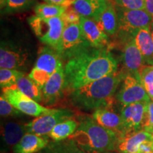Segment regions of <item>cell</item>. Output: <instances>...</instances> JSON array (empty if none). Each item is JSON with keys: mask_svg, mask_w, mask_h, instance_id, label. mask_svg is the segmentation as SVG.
I'll return each mask as SVG.
<instances>
[{"mask_svg": "<svg viewBox=\"0 0 153 153\" xmlns=\"http://www.w3.org/2000/svg\"><path fill=\"white\" fill-rule=\"evenodd\" d=\"M123 44L121 50V62L123 68L120 70L125 74H133L139 76V71L145 65L144 59L139 51L135 38H129L120 41Z\"/></svg>", "mask_w": 153, "mask_h": 153, "instance_id": "11", "label": "cell"}, {"mask_svg": "<svg viewBox=\"0 0 153 153\" xmlns=\"http://www.w3.org/2000/svg\"><path fill=\"white\" fill-rule=\"evenodd\" d=\"M77 128L69 138L87 153H108L116 150L118 137L101 126L92 116L78 118Z\"/></svg>", "mask_w": 153, "mask_h": 153, "instance_id": "3", "label": "cell"}, {"mask_svg": "<svg viewBox=\"0 0 153 153\" xmlns=\"http://www.w3.org/2000/svg\"><path fill=\"white\" fill-rule=\"evenodd\" d=\"M28 55L27 52L9 43L1 42L0 47L1 68L23 70L26 67Z\"/></svg>", "mask_w": 153, "mask_h": 153, "instance_id": "14", "label": "cell"}, {"mask_svg": "<svg viewBox=\"0 0 153 153\" xmlns=\"http://www.w3.org/2000/svg\"><path fill=\"white\" fill-rule=\"evenodd\" d=\"M138 153H153V140L143 143L140 145Z\"/></svg>", "mask_w": 153, "mask_h": 153, "instance_id": "34", "label": "cell"}, {"mask_svg": "<svg viewBox=\"0 0 153 153\" xmlns=\"http://www.w3.org/2000/svg\"><path fill=\"white\" fill-rule=\"evenodd\" d=\"M78 125L79 122L77 120L74 118L68 119L55 126L52 131L50 132L48 136L54 141L68 139L74 133Z\"/></svg>", "mask_w": 153, "mask_h": 153, "instance_id": "23", "label": "cell"}, {"mask_svg": "<svg viewBox=\"0 0 153 153\" xmlns=\"http://www.w3.org/2000/svg\"><path fill=\"white\" fill-rule=\"evenodd\" d=\"M79 25L82 33L91 47L105 48L108 43V36L100 29L91 19L80 17Z\"/></svg>", "mask_w": 153, "mask_h": 153, "instance_id": "16", "label": "cell"}, {"mask_svg": "<svg viewBox=\"0 0 153 153\" xmlns=\"http://www.w3.org/2000/svg\"><path fill=\"white\" fill-rule=\"evenodd\" d=\"M66 8L60 5L53 4L49 3H42L36 4L34 9L37 16L49 19L53 17L61 16L65 12Z\"/></svg>", "mask_w": 153, "mask_h": 153, "instance_id": "26", "label": "cell"}, {"mask_svg": "<svg viewBox=\"0 0 153 153\" xmlns=\"http://www.w3.org/2000/svg\"><path fill=\"white\" fill-rule=\"evenodd\" d=\"M28 24L42 43L57 51L60 45L65 23L61 16L45 19L37 16L30 17Z\"/></svg>", "mask_w": 153, "mask_h": 153, "instance_id": "5", "label": "cell"}, {"mask_svg": "<svg viewBox=\"0 0 153 153\" xmlns=\"http://www.w3.org/2000/svg\"><path fill=\"white\" fill-rule=\"evenodd\" d=\"M72 111L65 108H59L51 114L36 117L26 124V133L39 135H48L55 126L65 120L73 118Z\"/></svg>", "mask_w": 153, "mask_h": 153, "instance_id": "10", "label": "cell"}, {"mask_svg": "<svg viewBox=\"0 0 153 153\" xmlns=\"http://www.w3.org/2000/svg\"><path fill=\"white\" fill-rule=\"evenodd\" d=\"M91 116L99 125L116 135L118 139L123 137V128L120 115L114 111L111 108H101L95 110Z\"/></svg>", "mask_w": 153, "mask_h": 153, "instance_id": "15", "label": "cell"}, {"mask_svg": "<svg viewBox=\"0 0 153 153\" xmlns=\"http://www.w3.org/2000/svg\"><path fill=\"white\" fill-rule=\"evenodd\" d=\"M65 89V69L62 65L50 77L41 89L42 102L47 106L54 105L60 100Z\"/></svg>", "mask_w": 153, "mask_h": 153, "instance_id": "13", "label": "cell"}, {"mask_svg": "<svg viewBox=\"0 0 153 153\" xmlns=\"http://www.w3.org/2000/svg\"><path fill=\"white\" fill-rule=\"evenodd\" d=\"M148 140H153V134L141 130L118 139L116 150L120 153H138L140 145Z\"/></svg>", "mask_w": 153, "mask_h": 153, "instance_id": "17", "label": "cell"}, {"mask_svg": "<svg viewBox=\"0 0 153 153\" xmlns=\"http://www.w3.org/2000/svg\"><path fill=\"white\" fill-rule=\"evenodd\" d=\"M50 143L49 136L26 133L14 147V153H37Z\"/></svg>", "mask_w": 153, "mask_h": 153, "instance_id": "19", "label": "cell"}, {"mask_svg": "<svg viewBox=\"0 0 153 153\" xmlns=\"http://www.w3.org/2000/svg\"><path fill=\"white\" fill-rule=\"evenodd\" d=\"M35 0H5L3 7L8 11H20L29 8Z\"/></svg>", "mask_w": 153, "mask_h": 153, "instance_id": "29", "label": "cell"}, {"mask_svg": "<svg viewBox=\"0 0 153 153\" xmlns=\"http://www.w3.org/2000/svg\"><path fill=\"white\" fill-rule=\"evenodd\" d=\"M21 111L16 109L15 107L11 104L3 94L0 97V114L3 117H9V116H16L21 114Z\"/></svg>", "mask_w": 153, "mask_h": 153, "instance_id": "30", "label": "cell"}, {"mask_svg": "<svg viewBox=\"0 0 153 153\" xmlns=\"http://www.w3.org/2000/svg\"><path fill=\"white\" fill-rule=\"evenodd\" d=\"M107 36H115L118 31V19L116 5L109 1L108 6L98 16L93 19Z\"/></svg>", "mask_w": 153, "mask_h": 153, "instance_id": "18", "label": "cell"}, {"mask_svg": "<svg viewBox=\"0 0 153 153\" xmlns=\"http://www.w3.org/2000/svg\"><path fill=\"white\" fill-rule=\"evenodd\" d=\"M62 65V59L55 49L43 47L40 50L35 65L28 76L42 89L48 80Z\"/></svg>", "mask_w": 153, "mask_h": 153, "instance_id": "6", "label": "cell"}, {"mask_svg": "<svg viewBox=\"0 0 153 153\" xmlns=\"http://www.w3.org/2000/svg\"><path fill=\"white\" fill-rule=\"evenodd\" d=\"M16 86L24 94L38 103L42 102L41 89L28 76H26L25 74L21 76L17 81Z\"/></svg>", "mask_w": 153, "mask_h": 153, "instance_id": "25", "label": "cell"}, {"mask_svg": "<svg viewBox=\"0 0 153 153\" xmlns=\"http://www.w3.org/2000/svg\"><path fill=\"white\" fill-rule=\"evenodd\" d=\"M150 29L151 34H152V38H153V21H152V24H151V26H150Z\"/></svg>", "mask_w": 153, "mask_h": 153, "instance_id": "37", "label": "cell"}, {"mask_svg": "<svg viewBox=\"0 0 153 153\" xmlns=\"http://www.w3.org/2000/svg\"><path fill=\"white\" fill-rule=\"evenodd\" d=\"M118 7L128 9H145V0H112Z\"/></svg>", "mask_w": 153, "mask_h": 153, "instance_id": "31", "label": "cell"}, {"mask_svg": "<svg viewBox=\"0 0 153 153\" xmlns=\"http://www.w3.org/2000/svg\"><path fill=\"white\" fill-rule=\"evenodd\" d=\"M108 153H120L118 152H115V151H113V152H108Z\"/></svg>", "mask_w": 153, "mask_h": 153, "instance_id": "39", "label": "cell"}, {"mask_svg": "<svg viewBox=\"0 0 153 153\" xmlns=\"http://www.w3.org/2000/svg\"><path fill=\"white\" fill-rule=\"evenodd\" d=\"M110 0H74L72 7L81 16L94 19L106 8Z\"/></svg>", "mask_w": 153, "mask_h": 153, "instance_id": "20", "label": "cell"}, {"mask_svg": "<svg viewBox=\"0 0 153 153\" xmlns=\"http://www.w3.org/2000/svg\"><path fill=\"white\" fill-rule=\"evenodd\" d=\"M139 77L150 99L153 101V65L143 66L139 71Z\"/></svg>", "mask_w": 153, "mask_h": 153, "instance_id": "28", "label": "cell"}, {"mask_svg": "<svg viewBox=\"0 0 153 153\" xmlns=\"http://www.w3.org/2000/svg\"><path fill=\"white\" fill-rule=\"evenodd\" d=\"M80 16L79 13L74 9L73 7H69L66 8L65 12L63 13L61 18L65 23V25L66 24H79Z\"/></svg>", "mask_w": 153, "mask_h": 153, "instance_id": "33", "label": "cell"}, {"mask_svg": "<svg viewBox=\"0 0 153 153\" xmlns=\"http://www.w3.org/2000/svg\"><path fill=\"white\" fill-rule=\"evenodd\" d=\"M124 76L125 74L118 70L74 89L70 95L71 104L78 109L86 111L111 108L114 103V94Z\"/></svg>", "mask_w": 153, "mask_h": 153, "instance_id": "2", "label": "cell"}, {"mask_svg": "<svg viewBox=\"0 0 153 153\" xmlns=\"http://www.w3.org/2000/svg\"><path fill=\"white\" fill-rule=\"evenodd\" d=\"M142 130L153 134V101L150 100L148 104L144 120H143Z\"/></svg>", "mask_w": 153, "mask_h": 153, "instance_id": "32", "label": "cell"}, {"mask_svg": "<svg viewBox=\"0 0 153 153\" xmlns=\"http://www.w3.org/2000/svg\"><path fill=\"white\" fill-rule=\"evenodd\" d=\"M116 9L120 41L135 38L138 30L150 27L153 18L145 9H128L117 5Z\"/></svg>", "mask_w": 153, "mask_h": 153, "instance_id": "4", "label": "cell"}, {"mask_svg": "<svg viewBox=\"0 0 153 153\" xmlns=\"http://www.w3.org/2000/svg\"><path fill=\"white\" fill-rule=\"evenodd\" d=\"M135 41L142 54L146 65H153V38L150 28H144L137 31Z\"/></svg>", "mask_w": 153, "mask_h": 153, "instance_id": "21", "label": "cell"}, {"mask_svg": "<svg viewBox=\"0 0 153 153\" xmlns=\"http://www.w3.org/2000/svg\"><path fill=\"white\" fill-rule=\"evenodd\" d=\"M145 10L150 14L153 18V0H145Z\"/></svg>", "mask_w": 153, "mask_h": 153, "instance_id": "36", "label": "cell"}, {"mask_svg": "<svg viewBox=\"0 0 153 153\" xmlns=\"http://www.w3.org/2000/svg\"><path fill=\"white\" fill-rule=\"evenodd\" d=\"M3 96L16 109L23 114L34 117H39L43 115L51 114L56 108H49L42 106L39 103L24 94L19 90L16 85L2 89Z\"/></svg>", "mask_w": 153, "mask_h": 153, "instance_id": "7", "label": "cell"}, {"mask_svg": "<svg viewBox=\"0 0 153 153\" xmlns=\"http://www.w3.org/2000/svg\"><path fill=\"white\" fill-rule=\"evenodd\" d=\"M4 1H5V0H1V8L3 7L4 4Z\"/></svg>", "mask_w": 153, "mask_h": 153, "instance_id": "38", "label": "cell"}, {"mask_svg": "<svg viewBox=\"0 0 153 153\" xmlns=\"http://www.w3.org/2000/svg\"><path fill=\"white\" fill-rule=\"evenodd\" d=\"M46 3L60 5L68 8L69 7H71L73 3L74 0H44Z\"/></svg>", "mask_w": 153, "mask_h": 153, "instance_id": "35", "label": "cell"}, {"mask_svg": "<svg viewBox=\"0 0 153 153\" xmlns=\"http://www.w3.org/2000/svg\"><path fill=\"white\" fill-rule=\"evenodd\" d=\"M38 153H87L72 139L50 142L45 148Z\"/></svg>", "mask_w": 153, "mask_h": 153, "instance_id": "24", "label": "cell"}, {"mask_svg": "<svg viewBox=\"0 0 153 153\" xmlns=\"http://www.w3.org/2000/svg\"><path fill=\"white\" fill-rule=\"evenodd\" d=\"M116 99L123 106L141 101L148 102L151 100L139 76L133 74H126L124 76L116 94Z\"/></svg>", "mask_w": 153, "mask_h": 153, "instance_id": "9", "label": "cell"}, {"mask_svg": "<svg viewBox=\"0 0 153 153\" xmlns=\"http://www.w3.org/2000/svg\"><path fill=\"white\" fill-rule=\"evenodd\" d=\"M118 62L109 49L89 47L74 55L65 66L66 87L73 91L118 71Z\"/></svg>", "mask_w": 153, "mask_h": 153, "instance_id": "1", "label": "cell"}, {"mask_svg": "<svg viewBox=\"0 0 153 153\" xmlns=\"http://www.w3.org/2000/svg\"><path fill=\"white\" fill-rule=\"evenodd\" d=\"M24 73L22 71L12 69L1 68L0 70V85L1 88L11 87V86L16 85L17 81L21 76Z\"/></svg>", "mask_w": 153, "mask_h": 153, "instance_id": "27", "label": "cell"}, {"mask_svg": "<svg viewBox=\"0 0 153 153\" xmlns=\"http://www.w3.org/2000/svg\"><path fill=\"white\" fill-rule=\"evenodd\" d=\"M148 102L141 101L122 107L120 115L123 128V136L142 130Z\"/></svg>", "mask_w": 153, "mask_h": 153, "instance_id": "12", "label": "cell"}, {"mask_svg": "<svg viewBox=\"0 0 153 153\" xmlns=\"http://www.w3.org/2000/svg\"><path fill=\"white\" fill-rule=\"evenodd\" d=\"M91 47L82 33L79 24L65 25L60 45L57 52L68 60L80 51Z\"/></svg>", "mask_w": 153, "mask_h": 153, "instance_id": "8", "label": "cell"}, {"mask_svg": "<svg viewBox=\"0 0 153 153\" xmlns=\"http://www.w3.org/2000/svg\"><path fill=\"white\" fill-rule=\"evenodd\" d=\"M26 133V125L17 122H7L1 127V138L7 147L14 148Z\"/></svg>", "mask_w": 153, "mask_h": 153, "instance_id": "22", "label": "cell"}]
</instances>
